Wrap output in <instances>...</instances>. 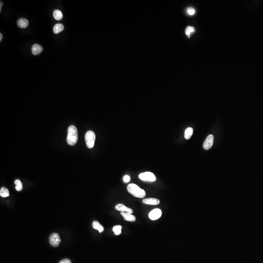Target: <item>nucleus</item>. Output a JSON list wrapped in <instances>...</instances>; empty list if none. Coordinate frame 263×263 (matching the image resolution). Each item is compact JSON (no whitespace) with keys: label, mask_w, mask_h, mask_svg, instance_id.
Returning a JSON list of instances; mask_svg holds the SVG:
<instances>
[{"label":"nucleus","mask_w":263,"mask_h":263,"mask_svg":"<svg viewBox=\"0 0 263 263\" xmlns=\"http://www.w3.org/2000/svg\"><path fill=\"white\" fill-rule=\"evenodd\" d=\"M128 192L135 197L139 198H144L146 195V192L135 184H130L127 187Z\"/></svg>","instance_id":"nucleus-1"},{"label":"nucleus","mask_w":263,"mask_h":263,"mask_svg":"<svg viewBox=\"0 0 263 263\" xmlns=\"http://www.w3.org/2000/svg\"><path fill=\"white\" fill-rule=\"evenodd\" d=\"M77 138L78 136L77 129L76 127L74 125H71L69 127L67 137V143L69 145H74L77 143Z\"/></svg>","instance_id":"nucleus-2"},{"label":"nucleus","mask_w":263,"mask_h":263,"mask_svg":"<svg viewBox=\"0 0 263 263\" xmlns=\"http://www.w3.org/2000/svg\"><path fill=\"white\" fill-rule=\"evenodd\" d=\"M85 140L87 147L89 149L93 148L94 147L96 140L95 133L92 131H87L85 135Z\"/></svg>","instance_id":"nucleus-3"},{"label":"nucleus","mask_w":263,"mask_h":263,"mask_svg":"<svg viewBox=\"0 0 263 263\" xmlns=\"http://www.w3.org/2000/svg\"><path fill=\"white\" fill-rule=\"evenodd\" d=\"M138 177L141 180L145 181L153 182L156 180V177L155 174L150 172L141 173L139 175Z\"/></svg>","instance_id":"nucleus-4"},{"label":"nucleus","mask_w":263,"mask_h":263,"mask_svg":"<svg viewBox=\"0 0 263 263\" xmlns=\"http://www.w3.org/2000/svg\"><path fill=\"white\" fill-rule=\"evenodd\" d=\"M50 244L53 247H58L61 242V238L58 233H52L49 237Z\"/></svg>","instance_id":"nucleus-5"},{"label":"nucleus","mask_w":263,"mask_h":263,"mask_svg":"<svg viewBox=\"0 0 263 263\" xmlns=\"http://www.w3.org/2000/svg\"><path fill=\"white\" fill-rule=\"evenodd\" d=\"M162 215V211L159 209H155L149 213V217L151 220H158Z\"/></svg>","instance_id":"nucleus-6"},{"label":"nucleus","mask_w":263,"mask_h":263,"mask_svg":"<svg viewBox=\"0 0 263 263\" xmlns=\"http://www.w3.org/2000/svg\"><path fill=\"white\" fill-rule=\"evenodd\" d=\"M214 137L212 135H210L207 137L203 143L204 149L205 150H209L211 148L213 143Z\"/></svg>","instance_id":"nucleus-7"},{"label":"nucleus","mask_w":263,"mask_h":263,"mask_svg":"<svg viewBox=\"0 0 263 263\" xmlns=\"http://www.w3.org/2000/svg\"><path fill=\"white\" fill-rule=\"evenodd\" d=\"M115 209L118 211H121V212H126V213H133V211L132 209L129 208L127 207L124 205L122 204H119L115 206Z\"/></svg>","instance_id":"nucleus-8"},{"label":"nucleus","mask_w":263,"mask_h":263,"mask_svg":"<svg viewBox=\"0 0 263 263\" xmlns=\"http://www.w3.org/2000/svg\"><path fill=\"white\" fill-rule=\"evenodd\" d=\"M142 202L143 203L151 205H158L160 203L159 199L155 198H148L143 199Z\"/></svg>","instance_id":"nucleus-9"},{"label":"nucleus","mask_w":263,"mask_h":263,"mask_svg":"<svg viewBox=\"0 0 263 263\" xmlns=\"http://www.w3.org/2000/svg\"><path fill=\"white\" fill-rule=\"evenodd\" d=\"M121 214L123 216L124 220L127 221L133 222L135 221L136 220V217L135 216H133L130 213H126V212H121Z\"/></svg>","instance_id":"nucleus-10"},{"label":"nucleus","mask_w":263,"mask_h":263,"mask_svg":"<svg viewBox=\"0 0 263 263\" xmlns=\"http://www.w3.org/2000/svg\"><path fill=\"white\" fill-rule=\"evenodd\" d=\"M43 47L38 44H34L32 47V53L34 55H38L41 53L43 51Z\"/></svg>","instance_id":"nucleus-11"},{"label":"nucleus","mask_w":263,"mask_h":263,"mask_svg":"<svg viewBox=\"0 0 263 263\" xmlns=\"http://www.w3.org/2000/svg\"><path fill=\"white\" fill-rule=\"evenodd\" d=\"M18 27L22 28H25L28 27L29 22L27 20L24 18H21L18 20L17 22Z\"/></svg>","instance_id":"nucleus-12"},{"label":"nucleus","mask_w":263,"mask_h":263,"mask_svg":"<svg viewBox=\"0 0 263 263\" xmlns=\"http://www.w3.org/2000/svg\"><path fill=\"white\" fill-rule=\"evenodd\" d=\"M64 26L63 24H55L53 27V31L55 34H57L63 31L64 29Z\"/></svg>","instance_id":"nucleus-13"},{"label":"nucleus","mask_w":263,"mask_h":263,"mask_svg":"<svg viewBox=\"0 0 263 263\" xmlns=\"http://www.w3.org/2000/svg\"><path fill=\"white\" fill-rule=\"evenodd\" d=\"M92 226L94 229L98 230L100 233H101L104 231V227H103V226L97 221H94L93 222Z\"/></svg>","instance_id":"nucleus-14"},{"label":"nucleus","mask_w":263,"mask_h":263,"mask_svg":"<svg viewBox=\"0 0 263 263\" xmlns=\"http://www.w3.org/2000/svg\"><path fill=\"white\" fill-rule=\"evenodd\" d=\"M54 18L57 21H60L62 19L63 17V13L61 11L58 9H56L53 12Z\"/></svg>","instance_id":"nucleus-15"},{"label":"nucleus","mask_w":263,"mask_h":263,"mask_svg":"<svg viewBox=\"0 0 263 263\" xmlns=\"http://www.w3.org/2000/svg\"><path fill=\"white\" fill-rule=\"evenodd\" d=\"M193 134V129L191 127H188L185 131L184 137L186 140H189Z\"/></svg>","instance_id":"nucleus-16"},{"label":"nucleus","mask_w":263,"mask_h":263,"mask_svg":"<svg viewBox=\"0 0 263 263\" xmlns=\"http://www.w3.org/2000/svg\"><path fill=\"white\" fill-rule=\"evenodd\" d=\"M0 195L3 197H7L9 196V192L6 188L2 187L0 190Z\"/></svg>","instance_id":"nucleus-17"},{"label":"nucleus","mask_w":263,"mask_h":263,"mask_svg":"<svg viewBox=\"0 0 263 263\" xmlns=\"http://www.w3.org/2000/svg\"><path fill=\"white\" fill-rule=\"evenodd\" d=\"M121 230H122V227L121 225L114 226L113 228V231L114 232V234L116 235L121 234Z\"/></svg>","instance_id":"nucleus-18"},{"label":"nucleus","mask_w":263,"mask_h":263,"mask_svg":"<svg viewBox=\"0 0 263 263\" xmlns=\"http://www.w3.org/2000/svg\"><path fill=\"white\" fill-rule=\"evenodd\" d=\"M15 184L16 185L15 189L17 191H21L22 190V183L19 179H17L15 181Z\"/></svg>","instance_id":"nucleus-19"},{"label":"nucleus","mask_w":263,"mask_h":263,"mask_svg":"<svg viewBox=\"0 0 263 263\" xmlns=\"http://www.w3.org/2000/svg\"><path fill=\"white\" fill-rule=\"evenodd\" d=\"M195 31V28L193 27L189 26V27H188L186 28L185 33H186V34L187 36H188L189 38L190 37V34H192V33H193Z\"/></svg>","instance_id":"nucleus-20"},{"label":"nucleus","mask_w":263,"mask_h":263,"mask_svg":"<svg viewBox=\"0 0 263 263\" xmlns=\"http://www.w3.org/2000/svg\"><path fill=\"white\" fill-rule=\"evenodd\" d=\"M187 13L190 15H193L195 14V9L193 8H189L187 10Z\"/></svg>","instance_id":"nucleus-21"},{"label":"nucleus","mask_w":263,"mask_h":263,"mask_svg":"<svg viewBox=\"0 0 263 263\" xmlns=\"http://www.w3.org/2000/svg\"><path fill=\"white\" fill-rule=\"evenodd\" d=\"M123 180L125 182V183H128V182H129L130 181V177L129 175H125L123 177Z\"/></svg>","instance_id":"nucleus-22"},{"label":"nucleus","mask_w":263,"mask_h":263,"mask_svg":"<svg viewBox=\"0 0 263 263\" xmlns=\"http://www.w3.org/2000/svg\"><path fill=\"white\" fill-rule=\"evenodd\" d=\"M59 263H71V261L68 259H64L61 260Z\"/></svg>","instance_id":"nucleus-23"},{"label":"nucleus","mask_w":263,"mask_h":263,"mask_svg":"<svg viewBox=\"0 0 263 263\" xmlns=\"http://www.w3.org/2000/svg\"><path fill=\"white\" fill-rule=\"evenodd\" d=\"M1 5H0V12H1V11H2V7L3 6V2L2 1H1Z\"/></svg>","instance_id":"nucleus-24"},{"label":"nucleus","mask_w":263,"mask_h":263,"mask_svg":"<svg viewBox=\"0 0 263 263\" xmlns=\"http://www.w3.org/2000/svg\"><path fill=\"white\" fill-rule=\"evenodd\" d=\"M2 39H3V35H2V33H1L0 34V41L2 40Z\"/></svg>","instance_id":"nucleus-25"}]
</instances>
